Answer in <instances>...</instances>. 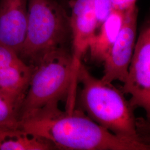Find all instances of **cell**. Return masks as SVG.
I'll use <instances>...</instances> for the list:
<instances>
[{"label": "cell", "instance_id": "cell-4", "mask_svg": "<svg viewBox=\"0 0 150 150\" xmlns=\"http://www.w3.org/2000/svg\"><path fill=\"white\" fill-rule=\"evenodd\" d=\"M26 38L20 57L35 67L47 54L63 48L69 18L54 0H28Z\"/></svg>", "mask_w": 150, "mask_h": 150}, {"label": "cell", "instance_id": "cell-5", "mask_svg": "<svg viewBox=\"0 0 150 150\" xmlns=\"http://www.w3.org/2000/svg\"><path fill=\"white\" fill-rule=\"evenodd\" d=\"M123 83L121 90L130 95L129 101L134 108L144 110L150 122V17L140 30Z\"/></svg>", "mask_w": 150, "mask_h": 150}, {"label": "cell", "instance_id": "cell-12", "mask_svg": "<svg viewBox=\"0 0 150 150\" xmlns=\"http://www.w3.org/2000/svg\"><path fill=\"white\" fill-rule=\"evenodd\" d=\"M20 108L0 92V132L19 128Z\"/></svg>", "mask_w": 150, "mask_h": 150}, {"label": "cell", "instance_id": "cell-2", "mask_svg": "<svg viewBox=\"0 0 150 150\" xmlns=\"http://www.w3.org/2000/svg\"><path fill=\"white\" fill-rule=\"evenodd\" d=\"M77 80L82 86L81 105L87 115L103 127L122 137L141 138L137 130L134 107L123 92L91 75L81 64Z\"/></svg>", "mask_w": 150, "mask_h": 150}, {"label": "cell", "instance_id": "cell-9", "mask_svg": "<svg viewBox=\"0 0 150 150\" xmlns=\"http://www.w3.org/2000/svg\"><path fill=\"white\" fill-rule=\"evenodd\" d=\"M125 13L112 10L91 40L88 51L92 59L103 62L123 25Z\"/></svg>", "mask_w": 150, "mask_h": 150}, {"label": "cell", "instance_id": "cell-14", "mask_svg": "<svg viewBox=\"0 0 150 150\" xmlns=\"http://www.w3.org/2000/svg\"><path fill=\"white\" fill-rule=\"evenodd\" d=\"M97 20V30L112 10L111 0H94Z\"/></svg>", "mask_w": 150, "mask_h": 150}, {"label": "cell", "instance_id": "cell-13", "mask_svg": "<svg viewBox=\"0 0 150 150\" xmlns=\"http://www.w3.org/2000/svg\"><path fill=\"white\" fill-rule=\"evenodd\" d=\"M27 65L15 51L0 44V69L24 67Z\"/></svg>", "mask_w": 150, "mask_h": 150}, {"label": "cell", "instance_id": "cell-10", "mask_svg": "<svg viewBox=\"0 0 150 150\" xmlns=\"http://www.w3.org/2000/svg\"><path fill=\"white\" fill-rule=\"evenodd\" d=\"M34 67H10L0 69V92L20 110L27 93Z\"/></svg>", "mask_w": 150, "mask_h": 150}, {"label": "cell", "instance_id": "cell-8", "mask_svg": "<svg viewBox=\"0 0 150 150\" xmlns=\"http://www.w3.org/2000/svg\"><path fill=\"white\" fill-rule=\"evenodd\" d=\"M28 0H0V44L20 56L26 38Z\"/></svg>", "mask_w": 150, "mask_h": 150}, {"label": "cell", "instance_id": "cell-7", "mask_svg": "<svg viewBox=\"0 0 150 150\" xmlns=\"http://www.w3.org/2000/svg\"><path fill=\"white\" fill-rule=\"evenodd\" d=\"M69 21L72 37V70L77 76L82 58L98 28L94 0H74Z\"/></svg>", "mask_w": 150, "mask_h": 150}, {"label": "cell", "instance_id": "cell-16", "mask_svg": "<svg viewBox=\"0 0 150 150\" xmlns=\"http://www.w3.org/2000/svg\"><path fill=\"white\" fill-rule=\"evenodd\" d=\"M137 127L139 134L150 141V122L146 118L139 117Z\"/></svg>", "mask_w": 150, "mask_h": 150}, {"label": "cell", "instance_id": "cell-1", "mask_svg": "<svg viewBox=\"0 0 150 150\" xmlns=\"http://www.w3.org/2000/svg\"><path fill=\"white\" fill-rule=\"evenodd\" d=\"M19 128L47 140L56 149L150 150L144 139L114 134L82 111H62L58 104L48 105L20 120Z\"/></svg>", "mask_w": 150, "mask_h": 150}, {"label": "cell", "instance_id": "cell-3", "mask_svg": "<svg viewBox=\"0 0 150 150\" xmlns=\"http://www.w3.org/2000/svg\"><path fill=\"white\" fill-rule=\"evenodd\" d=\"M77 82L72 56L59 48L46 54L33 70L29 87L20 110V120L66 97L67 111L75 109Z\"/></svg>", "mask_w": 150, "mask_h": 150}, {"label": "cell", "instance_id": "cell-6", "mask_svg": "<svg viewBox=\"0 0 150 150\" xmlns=\"http://www.w3.org/2000/svg\"><path fill=\"white\" fill-rule=\"evenodd\" d=\"M123 25L110 51L103 61V75L101 80L111 83L126 80L129 65L136 42L138 10L137 6L125 12Z\"/></svg>", "mask_w": 150, "mask_h": 150}, {"label": "cell", "instance_id": "cell-15", "mask_svg": "<svg viewBox=\"0 0 150 150\" xmlns=\"http://www.w3.org/2000/svg\"><path fill=\"white\" fill-rule=\"evenodd\" d=\"M112 10L125 12L136 7L137 0H111Z\"/></svg>", "mask_w": 150, "mask_h": 150}, {"label": "cell", "instance_id": "cell-11", "mask_svg": "<svg viewBox=\"0 0 150 150\" xmlns=\"http://www.w3.org/2000/svg\"><path fill=\"white\" fill-rule=\"evenodd\" d=\"M51 150L56 149L47 140L20 128L0 132V150Z\"/></svg>", "mask_w": 150, "mask_h": 150}]
</instances>
